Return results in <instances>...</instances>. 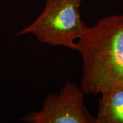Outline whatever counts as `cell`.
<instances>
[{
  "instance_id": "1",
  "label": "cell",
  "mask_w": 123,
  "mask_h": 123,
  "mask_svg": "<svg viewBox=\"0 0 123 123\" xmlns=\"http://www.w3.org/2000/svg\"><path fill=\"white\" fill-rule=\"evenodd\" d=\"M82 60L80 88L97 95L123 88V14L88 26L76 42Z\"/></svg>"
},
{
  "instance_id": "2",
  "label": "cell",
  "mask_w": 123,
  "mask_h": 123,
  "mask_svg": "<svg viewBox=\"0 0 123 123\" xmlns=\"http://www.w3.org/2000/svg\"><path fill=\"white\" fill-rule=\"evenodd\" d=\"M84 0H46L42 13L15 35L33 34L39 42L76 49L78 39L88 26L81 18Z\"/></svg>"
},
{
  "instance_id": "3",
  "label": "cell",
  "mask_w": 123,
  "mask_h": 123,
  "mask_svg": "<svg viewBox=\"0 0 123 123\" xmlns=\"http://www.w3.org/2000/svg\"><path fill=\"white\" fill-rule=\"evenodd\" d=\"M84 92L66 81L59 93L47 95L39 111L27 113L21 120L29 123H97L84 104Z\"/></svg>"
},
{
  "instance_id": "4",
  "label": "cell",
  "mask_w": 123,
  "mask_h": 123,
  "mask_svg": "<svg viewBox=\"0 0 123 123\" xmlns=\"http://www.w3.org/2000/svg\"><path fill=\"white\" fill-rule=\"evenodd\" d=\"M97 123H123V88L101 94Z\"/></svg>"
}]
</instances>
